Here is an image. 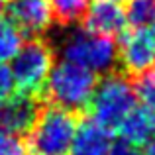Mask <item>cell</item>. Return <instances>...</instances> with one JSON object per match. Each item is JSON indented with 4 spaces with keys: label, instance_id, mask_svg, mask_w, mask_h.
Listing matches in <instances>:
<instances>
[{
    "label": "cell",
    "instance_id": "cell-1",
    "mask_svg": "<svg viewBox=\"0 0 155 155\" xmlns=\"http://www.w3.org/2000/svg\"><path fill=\"white\" fill-rule=\"evenodd\" d=\"M77 126L79 118L75 112L43 104L26 134V151L30 155H69Z\"/></svg>",
    "mask_w": 155,
    "mask_h": 155
},
{
    "label": "cell",
    "instance_id": "cell-2",
    "mask_svg": "<svg viewBox=\"0 0 155 155\" xmlns=\"http://www.w3.org/2000/svg\"><path fill=\"white\" fill-rule=\"evenodd\" d=\"M63 61L88 69L94 75H108L118 65V43L114 38L88 30H67L57 41Z\"/></svg>",
    "mask_w": 155,
    "mask_h": 155
},
{
    "label": "cell",
    "instance_id": "cell-3",
    "mask_svg": "<svg viewBox=\"0 0 155 155\" xmlns=\"http://www.w3.org/2000/svg\"><path fill=\"white\" fill-rule=\"evenodd\" d=\"M96 83H98L96 75L88 69L75 65L71 61H61L53 65L47 77L43 96H47V100L59 108L79 114L88 108Z\"/></svg>",
    "mask_w": 155,
    "mask_h": 155
},
{
    "label": "cell",
    "instance_id": "cell-4",
    "mask_svg": "<svg viewBox=\"0 0 155 155\" xmlns=\"http://www.w3.org/2000/svg\"><path fill=\"white\" fill-rule=\"evenodd\" d=\"M136 108V92L132 81L124 73H108L96 83L94 94L88 102L91 120L108 134L116 132L124 118Z\"/></svg>",
    "mask_w": 155,
    "mask_h": 155
},
{
    "label": "cell",
    "instance_id": "cell-5",
    "mask_svg": "<svg viewBox=\"0 0 155 155\" xmlns=\"http://www.w3.org/2000/svg\"><path fill=\"white\" fill-rule=\"evenodd\" d=\"M53 65H55V49L45 38H30L28 43H22L12 57V77L20 94L43 98L45 83Z\"/></svg>",
    "mask_w": 155,
    "mask_h": 155
},
{
    "label": "cell",
    "instance_id": "cell-6",
    "mask_svg": "<svg viewBox=\"0 0 155 155\" xmlns=\"http://www.w3.org/2000/svg\"><path fill=\"white\" fill-rule=\"evenodd\" d=\"M118 63L122 65L124 73L134 77L155 67V24L122 34Z\"/></svg>",
    "mask_w": 155,
    "mask_h": 155
},
{
    "label": "cell",
    "instance_id": "cell-7",
    "mask_svg": "<svg viewBox=\"0 0 155 155\" xmlns=\"http://www.w3.org/2000/svg\"><path fill=\"white\" fill-rule=\"evenodd\" d=\"M10 22L28 38H45L55 24L49 0H6Z\"/></svg>",
    "mask_w": 155,
    "mask_h": 155
},
{
    "label": "cell",
    "instance_id": "cell-8",
    "mask_svg": "<svg viewBox=\"0 0 155 155\" xmlns=\"http://www.w3.org/2000/svg\"><path fill=\"white\" fill-rule=\"evenodd\" d=\"M41 98L26 94H12L0 102V130L12 136H26L34 126L39 110H41Z\"/></svg>",
    "mask_w": 155,
    "mask_h": 155
},
{
    "label": "cell",
    "instance_id": "cell-9",
    "mask_svg": "<svg viewBox=\"0 0 155 155\" xmlns=\"http://www.w3.org/2000/svg\"><path fill=\"white\" fill-rule=\"evenodd\" d=\"M83 22L84 30L106 35V38L122 35L126 31V26H128L124 8L116 0H92V2H88Z\"/></svg>",
    "mask_w": 155,
    "mask_h": 155
},
{
    "label": "cell",
    "instance_id": "cell-10",
    "mask_svg": "<svg viewBox=\"0 0 155 155\" xmlns=\"http://www.w3.org/2000/svg\"><path fill=\"white\" fill-rule=\"evenodd\" d=\"M116 132L120 134L122 141L143 147L155 137V112L147 106H136Z\"/></svg>",
    "mask_w": 155,
    "mask_h": 155
},
{
    "label": "cell",
    "instance_id": "cell-11",
    "mask_svg": "<svg viewBox=\"0 0 155 155\" xmlns=\"http://www.w3.org/2000/svg\"><path fill=\"white\" fill-rule=\"evenodd\" d=\"M112 137L110 134L96 126L92 120H87L77 126L69 155H110Z\"/></svg>",
    "mask_w": 155,
    "mask_h": 155
},
{
    "label": "cell",
    "instance_id": "cell-12",
    "mask_svg": "<svg viewBox=\"0 0 155 155\" xmlns=\"http://www.w3.org/2000/svg\"><path fill=\"white\" fill-rule=\"evenodd\" d=\"M88 2L91 0H49L55 22H59L63 28H69L73 24L81 22L87 14Z\"/></svg>",
    "mask_w": 155,
    "mask_h": 155
},
{
    "label": "cell",
    "instance_id": "cell-13",
    "mask_svg": "<svg viewBox=\"0 0 155 155\" xmlns=\"http://www.w3.org/2000/svg\"><path fill=\"white\" fill-rule=\"evenodd\" d=\"M126 24L134 30L155 24V0H128L124 8Z\"/></svg>",
    "mask_w": 155,
    "mask_h": 155
},
{
    "label": "cell",
    "instance_id": "cell-14",
    "mask_svg": "<svg viewBox=\"0 0 155 155\" xmlns=\"http://www.w3.org/2000/svg\"><path fill=\"white\" fill-rule=\"evenodd\" d=\"M24 43V35L10 20L0 18V63L12 59Z\"/></svg>",
    "mask_w": 155,
    "mask_h": 155
},
{
    "label": "cell",
    "instance_id": "cell-15",
    "mask_svg": "<svg viewBox=\"0 0 155 155\" xmlns=\"http://www.w3.org/2000/svg\"><path fill=\"white\" fill-rule=\"evenodd\" d=\"M132 87H134L136 96L141 98L143 106H147V108H151L155 112V67L136 75Z\"/></svg>",
    "mask_w": 155,
    "mask_h": 155
},
{
    "label": "cell",
    "instance_id": "cell-16",
    "mask_svg": "<svg viewBox=\"0 0 155 155\" xmlns=\"http://www.w3.org/2000/svg\"><path fill=\"white\" fill-rule=\"evenodd\" d=\"M0 155H26V145L20 137L0 130Z\"/></svg>",
    "mask_w": 155,
    "mask_h": 155
},
{
    "label": "cell",
    "instance_id": "cell-17",
    "mask_svg": "<svg viewBox=\"0 0 155 155\" xmlns=\"http://www.w3.org/2000/svg\"><path fill=\"white\" fill-rule=\"evenodd\" d=\"M14 91H16V84H14V77H12L10 67L0 63V102L6 100L8 96H12Z\"/></svg>",
    "mask_w": 155,
    "mask_h": 155
},
{
    "label": "cell",
    "instance_id": "cell-18",
    "mask_svg": "<svg viewBox=\"0 0 155 155\" xmlns=\"http://www.w3.org/2000/svg\"><path fill=\"white\" fill-rule=\"evenodd\" d=\"M110 155H145V153H143V149L137 147V145H132V143H126V141H120L118 145H112Z\"/></svg>",
    "mask_w": 155,
    "mask_h": 155
},
{
    "label": "cell",
    "instance_id": "cell-19",
    "mask_svg": "<svg viewBox=\"0 0 155 155\" xmlns=\"http://www.w3.org/2000/svg\"><path fill=\"white\" fill-rule=\"evenodd\" d=\"M145 155H155V137L147 143V153H145Z\"/></svg>",
    "mask_w": 155,
    "mask_h": 155
},
{
    "label": "cell",
    "instance_id": "cell-20",
    "mask_svg": "<svg viewBox=\"0 0 155 155\" xmlns=\"http://www.w3.org/2000/svg\"><path fill=\"white\" fill-rule=\"evenodd\" d=\"M4 8H6V0H0V16H2Z\"/></svg>",
    "mask_w": 155,
    "mask_h": 155
},
{
    "label": "cell",
    "instance_id": "cell-21",
    "mask_svg": "<svg viewBox=\"0 0 155 155\" xmlns=\"http://www.w3.org/2000/svg\"><path fill=\"white\" fill-rule=\"evenodd\" d=\"M116 2H120V0H116Z\"/></svg>",
    "mask_w": 155,
    "mask_h": 155
}]
</instances>
